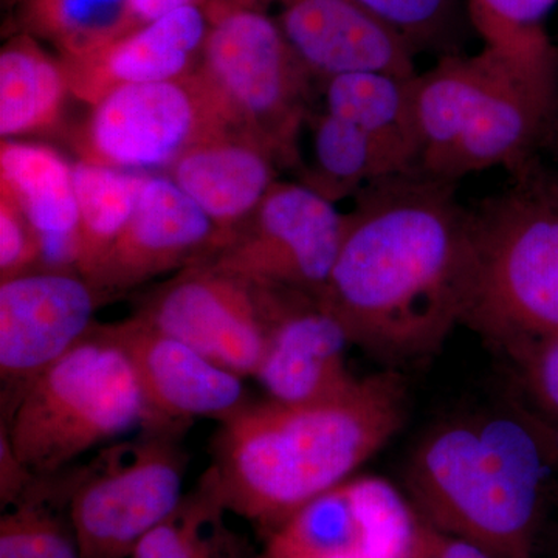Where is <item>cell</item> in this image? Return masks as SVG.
Wrapping results in <instances>:
<instances>
[{"label":"cell","mask_w":558,"mask_h":558,"mask_svg":"<svg viewBox=\"0 0 558 558\" xmlns=\"http://www.w3.org/2000/svg\"><path fill=\"white\" fill-rule=\"evenodd\" d=\"M458 183L418 171L355 194L319 304L352 344L389 362L442 347L461 323L470 263V208Z\"/></svg>","instance_id":"1"},{"label":"cell","mask_w":558,"mask_h":558,"mask_svg":"<svg viewBox=\"0 0 558 558\" xmlns=\"http://www.w3.org/2000/svg\"><path fill=\"white\" fill-rule=\"evenodd\" d=\"M405 418L392 373L359 379L322 402H250L220 422L207 470L226 512L269 537L301 508L352 478Z\"/></svg>","instance_id":"2"},{"label":"cell","mask_w":558,"mask_h":558,"mask_svg":"<svg viewBox=\"0 0 558 558\" xmlns=\"http://www.w3.org/2000/svg\"><path fill=\"white\" fill-rule=\"evenodd\" d=\"M405 484L428 523L495 558H534L558 497V433L529 403L451 417L418 440Z\"/></svg>","instance_id":"3"},{"label":"cell","mask_w":558,"mask_h":558,"mask_svg":"<svg viewBox=\"0 0 558 558\" xmlns=\"http://www.w3.org/2000/svg\"><path fill=\"white\" fill-rule=\"evenodd\" d=\"M414 112L422 174L450 183L490 168L519 174L557 128L558 58L488 46L442 54L414 76Z\"/></svg>","instance_id":"4"},{"label":"cell","mask_w":558,"mask_h":558,"mask_svg":"<svg viewBox=\"0 0 558 558\" xmlns=\"http://www.w3.org/2000/svg\"><path fill=\"white\" fill-rule=\"evenodd\" d=\"M461 323L512 359L558 336V197L537 163L470 207Z\"/></svg>","instance_id":"5"},{"label":"cell","mask_w":558,"mask_h":558,"mask_svg":"<svg viewBox=\"0 0 558 558\" xmlns=\"http://www.w3.org/2000/svg\"><path fill=\"white\" fill-rule=\"evenodd\" d=\"M2 418L11 446L39 476L148 422L134 365L108 325L90 332L39 374Z\"/></svg>","instance_id":"6"},{"label":"cell","mask_w":558,"mask_h":558,"mask_svg":"<svg viewBox=\"0 0 558 558\" xmlns=\"http://www.w3.org/2000/svg\"><path fill=\"white\" fill-rule=\"evenodd\" d=\"M211 27L197 72L234 126L263 143L281 168L299 171L301 131L314 112L317 81L267 9L208 2Z\"/></svg>","instance_id":"7"},{"label":"cell","mask_w":558,"mask_h":558,"mask_svg":"<svg viewBox=\"0 0 558 558\" xmlns=\"http://www.w3.org/2000/svg\"><path fill=\"white\" fill-rule=\"evenodd\" d=\"M190 425L142 428L137 439L102 449L78 468L69 519L83 558H130L135 546L182 505Z\"/></svg>","instance_id":"8"},{"label":"cell","mask_w":558,"mask_h":558,"mask_svg":"<svg viewBox=\"0 0 558 558\" xmlns=\"http://www.w3.org/2000/svg\"><path fill=\"white\" fill-rule=\"evenodd\" d=\"M230 128L236 126L196 70L186 78L110 90L92 105L75 145L81 160L154 174Z\"/></svg>","instance_id":"9"},{"label":"cell","mask_w":558,"mask_h":558,"mask_svg":"<svg viewBox=\"0 0 558 558\" xmlns=\"http://www.w3.org/2000/svg\"><path fill=\"white\" fill-rule=\"evenodd\" d=\"M347 213L301 182H278L208 266L319 300L339 256Z\"/></svg>","instance_id":"10"},{"label":"cell","mask_w":558,"mask_h":558,"mask_svg":"<svg viewBox=\"0 0 558 558\" xmlns=\"http://www.w3.org/2000/svg\"><path fill=\"white\" fill-rule=\"evenodd\" d=\"M134 315L241 377L256 376L269 343V290L208 264L180 270Z\"/></svg>","instance_id":"11"},{"label":"cell","mask_w":558,"mask_h":558,"mask_svg":"<svg viewBox=\"0 0 558 558\" xmlns=\"http://www.w3.org/2000/svg\"><path fill=\"white\" fill-rule=\"evenodd\" d=\"M101 301L76 270L35 269L0 281L3 411L90 332Z\"/></svg>","instance_id":"12"},{"label":"cell","mask_w":558,"mask_h":558,"mask_svg":"<svg viewBox=\"0 0 558 558\" xmlns=\"http://www.w3.org/2000/svg\"><path fill=\"white\" fill-rule=\"evenodd\" d=\"M418 523L410 499L379 476L344 481L267 537L277 553L319 558H409Z\"/></svg>","instance_id":"13"},{"label":"cell","mask_w":558,"mask_h":558,"mask_svg":"<svg viewBox=\"0 0 558 558\" xmlns=\"http://www.w3.org/2000/svg\"><path fill=\"white\" fill-rule=\"evenodd\" d=\"M223 238L168 174H148L126 229L87 281L102 299L172 270L207 263Z\"/></svg>","instance_id":"14"},{"label":"cell","mask_w":558,"mask_h":558,"mask_svg":"<svg viewBox=\"0 0 558 558\" xmlns=\"http://www.w3.org/2000/svg\"><path fill=\"white\" fill-rule=\"evenodd\" d=\"M108 329L137 374L148 410L143 428L191 425L197 417L223 422L252 402L244 377L135 315Z\"/></svg>","instance_id":"15"},{"label":"cell","mask_w":558,"mask_h":558,"mask_svg":"<svg viewBox=\"0 0 558 558\" xmlns=\"http://www.w3.org/2000/svg\"><path fill=\"white\" fill-rule=\"evenodd\" d=\"M279 27L317 84L349 73L417 75V50L357 0H275Z\"/></svg>","instance_id":"16"},{"label":"cell","mask_w":558,"mask_h":558,"mask_svg":"<svg viewBox=\"0 0 558 558\" xmlns=\"http://www.w3.org/2000/svg\"><path fill=\"white\" fill-rule=\"evenodd\" d=\"M270 336L256 379L275 402H322L357 381L347 366L351 343L317 299L270 289Z\"/></svg>","instance_id":"17"},{"label":"cell","mask_w":558,"mask_h":558,"mask_svg":"<svg viewBox=\"0 0 558 558\" xmlns=\"http://www.w3.org/2000/svg\"><path fill=\"white\" fill-rule=\"evenodd\" d=\"M209 27L208 2L179 7L94 53L61 60L69 89L92 106L117 87L186 78L199 69Z\"/></svg>","instance_id":"18"},{"label":"cell","mask_w":558,"mask_h":558,"mask_svg":"<svg viewBox=\"0 0 558 558\" xmlns=\"http://www.w3.org/2000/svg\"><path fill=\"white\" fill-rule=\"evenodd\" d=\"M278 168L263 143L230 128L186 150L167 174L215 223L226 245L278 182Z\"/></svg>","instance_id":"19"},{"label":"cell","mask_w":558,"mask_h":558,"mask_svg":"<svg viewBox=\"0 0 558 558\" xmlns=\"http://www.w3.org/2000/svg\"><path fill=\"white\" fill-rule=\"evenodd\" d=\"M0 190L16 202L32 227L40 269L76 270L80 258V209L73 163L39 143L3 140Z\"/></svg>","instance_id":"20"},{"label":"cell","mask_w":558,"mask_h":558,"mask_svg":"<svg viewBox=\"0 0 558 558\" xmlns=\"http://www.w3.org/2000/svg\"><path fill=\"white\" fill-rule=\"evenodd\" d=\"M318 92L323 110L376 140L403 171L417 170L414 76L349 73L323 81Z\"/></svg>","instance_id":"21"},{"label":"cell","mask_w":558,"mask_h":558,"mask_svg":"<svg viewBox=\"0 0 558 558\" xmlns=\"http://www.w3.org/2000/svg\"><path fill=\"white\" fill-rule=\"evenodd\" d=\"M208 0H22L31 35L50 40L61 60L86 57L189 3Z\"/></svg>","instance_id":"22"},{"label":"cell","mask_w":558,"mask_h":558,"mask_svg":"<svg viewBox=\"0 0 558 558\" xmlns=\"http://www.w3.org/2000/svg\"><path fill=\"white\" fill-rule=\"evenodd\" d=\"M70 92L62 61L53 60L31 33L0 51V135L16 140L47 130L60 117Z\"/></svg>","instance_id":"23"},{"label":"cell","mask_w":558,"mask_h":558,"mask_svg":"<svg viewBox=\"0 0 558 558\" xmlns=\"http://www.w3.org/2000/svg\"><path fill=\"white\" fill-rule=\"evenodd\" d=\"M307 126L312 159L300 168V182L333 204L355 196L377 180L405 172L376 140L326 110H314Z\"/></svg>","instance_id":"24"},{"label":"cell","mask_w":558,"mask_h":558,"mask_svg":"<svg viewBox=\"0 0 558 558\" xmlns=\"http://www.w3.org/2000/svg\"><path fill=\"white\" fill-rule=\"evenodd\" d=\"M76 469L39 476L0 517V558H83L69 519Z\"/></svg>","instance_id":"25"},{"label":"cell","mask_w":558,"mask_h":558,"mask_svg":"<svg viewBox=\"0 0 558 558\" xmlns=\"http://www.w3.org/2000/svg\"><path fill=\"white\" fill-rule=\"evenodd\" d=\"M148 172L119 170L87 160L73 163L80 209V258L86 279L100 266L134 215Z\"/></svg>","instance_id":"26"},{"label":"cell","mask_w":558,"mask_h":558,"mask_svg":"<svg viewBox=\"0 0 558 558\" xmlns=\"http://www.w3.org/2000/svg\"><path fill=\"white\" fill-rule=\"evenodd\" d=\"M223 513L211 476L205 472L196 490L143 537L130 558H223L233 543L223 527Z\"/></svg>","instance_id":"27"},{"label":"cell","mask_w":558,"mask_h":558,"mask_svg":"<svg viewBox=\"0 0 558 558\" xmlns=\"http://www.w3.org/2000/svg\"><path fill=\"white\" fill-rule=\"evenodd\" d=\"M558 0H468L473 28L484 46L554 60L557 49L546 32V20Z\"/></svg>","instance_id":"28"},{"label":"cell","mask_w":558,"mask_h":558,"mask_svg":"<svg viewBox=\"0 0 558 558\" xmlns=\"http://www.w3.org/2000/svg\"><path fill=\"white\" fill-rule=\"evenodd\" d=\"M389 25L398 28L414 49H429L446 39L458 0H357Z\"/></svg>","instance_id":"29"},{"label":"cell","mask_w":558,"mask_h":558,"mask_svg":"<svg viewBox=\"0 0 558 558\" xmlns=\"http://www.w3.org/2000/svg\"><path fill=\"white\" fill-rule=\"evenodd\" d=\"M513 362L529 405L558 433V336L523 349Z\"/></svg>","instance_id":"30"},{"label":"cell","mask_w":558,"mask_h":558,"mask_svg":"<svg viewBox=\"0 0 558 558\" xmlns=\"http://www.w3.org/2000/svg\"><path fill=\"white\" fill-rule=\"evenodd\" d=\"M40 269L38 240L16 202L0 190V281Z\"/></svg>","instance_id":"31"},{"label":"cell","mask_w":558,"mask_h":558,"mask_svg":"<svg viewBox=\"0 0 558 558\" xmlns=\"http://www.w3.org/2000/svg\"><path fill=\"white\" fill-rule=\"evenodd\" d=\"M409 558H495L468 538L436 527L418 515Z\"/></svg>","instance_id":"32"},{"label":"cell","mask_w":558,"mask_h":558,"mask_svg":"<svg viewBox=\"0 0 558 558\" xmlns=\"http://www.w3.org/2000/svg\"><path fill=\"white\" fill-rule=\"evenodd\" d=\"M38 478L17 457L7 429L0 425V508H9Z\"/></svg>","instance_id":"33"},{"label":"cell","mask_w":558,"mask_h":558,"mask_svg":"<svg viewBox=\"0 0 558 558\" xmlns=\"http://www.w3.org/2000/svg\"><path fill=\"white\" fill-rule=\"evenodd\" d=\"M259 558H319L310 556H299V554L277 553V550L264 549Z\"/></svg>","instance_id":"34"},{"label":"cell","mask_w":558,"mask_h":558,"mask_svg":"<svg viewBox=\"0 0 558 558\" xmlns=\"http://www.w3.org/2000/svg\"><path fill=\"white\" fill-rule=\"evenodd\" d=\"M209 2H211V0H209ZM219 2L242 3V5H255L267 9L275 0H219Z\"/></svg>","instance_id":"35"},{"label":"cell","mask_w":558,"mask_h":558,"mask_svg":"<svg viewBox=\"0 0 558 558\" xmlns=\"http://www.w3.org/2000/svg\"><path fill=\"white\" fill-rule=\"evenodd\" d=\"M548 180H549L550 189L554 190V193H556L557 197H558V175L548 174Z\"/></svg>","instance_id":"36"},{"label":"cell","mask_w":558,"mask_h":558,"mask_svg":"<svg viewBox=\"0 0 558 558\" xmlns=\"http://www.w3.org/2000/svg\"><path fill=\"white\" fill-rule=\"evenodd\" d=\"M557 130H558V123H557Z\"/></svg>","instance_id":"37"}]
</instances>
